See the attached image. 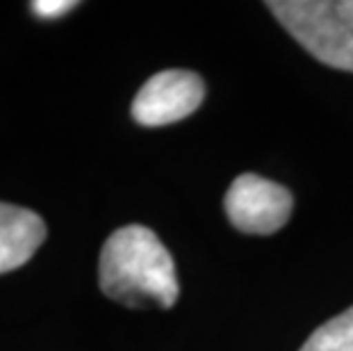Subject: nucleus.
I'll list each match as a JSON object with an SVG mask.
<instances>
[{"mask_svg": "<svg viewBox=\"0 0 353 351\" xmlns=\"http://www.w3.org/2000/svg\"><path fill=\"white\" fill-rule=\"evenodd\" d=\"M267 7L319 62L353 71V0H272Z\"/></svg>", "mask_w": 353, "mask_h": 351, "instance_id": "2", "label": "nucleus"}, {"mask_svg": "<svg viewBox=\"0 0 353 351\" xmlns=\"http://www.w3.org/2000/svg\"><path fill=\"white\" fill-rule=\"evenodd\" d=\"M223 205L237 230L251 235H272L288 223L294 199L283 185L255 174H242L228 188Z\"/></svg>", "mask_w": 353, "mask_h": 351, "instance_id": "3", "label": "nucleus"}, {"mask_svg": "<svg viewBox=\"0 0 353 351\" xmlns=\"http://www.w3.org/2000/svg\"><path fill=\"white\" fill-rule=\"evenodd\" d=\"M76 5V0H34L30 3V10L41 19H59L69 14Z\"/></svg>", "mask_w": 353, "mask_h": 351, "instance_id": "7", "label": "nucleus"}, {"mask_svg": "<svg viewBox=\"0 0 353 351\" xmlns=\"http://www.w3.org/2000/svg\"><path fill=\"white\" fill-rule=\"evenodd\" d=\"M299 351H353V305L321 324Z\"/></svg>", "mask_w": 353, "mask_h": 351, "instance_id": "6", "label": "nucleus"}, {"mask_svg": "<svg viewBox=\"0 0 353 351\" xmlns=\"http://www.w3.org/2000/svg\"><path fill=\"white\" fill-rule=\"evenodd\" d=\"M99 283L105 297L128 308L167 310L178 299L176 265L151 228L130 223L103 244Z\"/></svg>", "mask_w": 353, "mask_h": 351, "instance_id": "1", "label": "nucleus"}, {"mask_svg": "<svg viewBox=\"0 0 353 351\" xmlns=\"http://www.w3.org/2000/svg\"><path fill=\"white\" fill-rule=\"evenodd\" d=\"M46 240V223L28 208L0 203V274L19 270Z\"/></svg>", "mask_w": 353, "mask_h": 351, "instance_id": "5", "label": "nucleus"}, {"mask_svg": "<svg viewBox=\"0 0 353 351\" xmlns=\"http://www.w3.org/2000/svg\"><path fill=\"white\" fill-rule=\"evenodd\" d=\"M205 99V82L194 71L169 69L144 82L132 101V119L148 128L176 123L199 110Z\"/></svg>", "mask_w": 353, "mask_h": 351, "instance_id": "4", "label": "nucleus"}]
</instances>
